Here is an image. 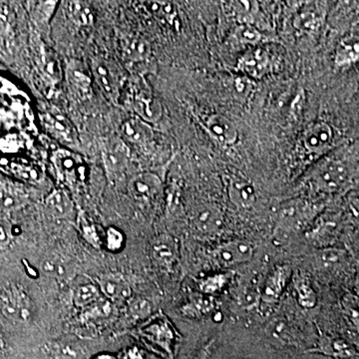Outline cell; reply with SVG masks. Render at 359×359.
Returning a JSON list of instances; mask_svg holds the SVG:
<instances>
[{
  "label": "cell",
  "instance_id": "1",
  "mask_svg": "<svg viewBox=\"0 0 359 359\" xmlns=\"http://www.w3.org/2000/svg\"><path fill=\"white\" fill-rule=\"evenodd\" d=\"M351 161L344 156L334 154L320 160L311 170L308 184L313 191L323 194L339 193L348 186L353 179Z\"/></svg>",
  "mask_w": 359,
  "mask_h": 359
},
{
  "label": "cell",
  "instance_id": "2",
  "mask_svg": "<svg viewBox=\"0 0 359 359\" xmlns=\"http://www.w3.org/2000/svg\"><path fill=\"white\" fill-rule=\"evenodd\" d=\"M316 208L308 201H287L278 210L276 228L283 233H299L308 228L316 218Z\"/></svg>",
  "mask_w": 359,
  "mask_h": 359
},
{
  "label": "cell",
  "instance_id": "3",
  "mask_svg": "<svg viewBox=\"0 0 359 359\" xmlns=\"http://www.w3.org/2000/svg\"><path fill=\"white\" fill-rule=\"evenodd\" d=\"M0 306L7 320L26 323L32 318V302L22 287L11 285L0 294Z\"/></svg>",
  "mask_w": 359,
  "mask_h": 359
},
{
  "label": "cell",
  "instance_id": "4",
  "mask_svg": "<svg viewBox=\"0 0 359 359\" xmlns=\"http://www.w3.org/2000/svg\"><path fill=\"white\" fill-rule=\"evenodd\" d=\"M254 256V247L245 241H230L212 250V259L219 266L231 269L248 263Z\"/></svg>",
  "mask_w": 359,
  "mask_h": 359
},
{
  "label": "cell",
  "instance_id": "5",
  "mask_svg": "<svg viewBox=\"0 0 359 359\" xmlns=\"http://www.w3.org/2000/svg\"><path fill=\"white\" fill-rule=\"evenodd\" d=\"M175 330L165 316L160 314L149 320L141 330V334L147 341L165 351L170 358L173 359Z\"/></svg>",
  "mask_w": 359,
  "mask_h": 359
},
{
  "label": "cell",
  "instance_id": "6",
  "mask_svg": "<svg viewBox=\"0 0 359 359\" xmlns=\"http://www.w3.org/2000/svg\"><path fill=\"white\" fill-rule=\"evenodd\" d=\"M104 167L108 178L115 180L128 167L130 151L119 139H107L101 145Z\"/></svg>",
  "mask_w": 359,
  "mask_h": 359
},
{
  "label": "cell",
  "instance_id": "7",
  "mask_svg": "<svg viewBox=\"0 0 359 359\" xmlns=\"http://www.w3.org/2000/svg\"><path fill=\"white\" fill-rule=\"evenodd\" d=\"M52 162L59 180L67 185L74 186L84 181L85 166L79 156L69 151L58 150L54 153Z\"/></svg>",
  "mask_w": 359,
  "mask_h": 359
},
{
  "label": "cell",
  "instance_id": "8",
  "mask_svg": "<svg viewBox=\"0 0 359 359\" xmlns=\"http://www.w3.org/2000/svg\"><path fill=\"white\" fill-rule=\"evenodd\" d=\"M334 132L327 123H316L302 135V144L304 152L311 157L325 155L332 149Z\"/></svg>",
  "mask_w": 359,
  "mask_h": 359
},
{
  "label": "cell",
  "instance_id": "9",
  "mask_svg": "<svg viewBox=\"0 0 359 359\" xmlns=\"http://www.w3.org/2000/svg\"><path fill=\"white\" fill-rule=\"evenodd\" d=\"M292 268L289 264H280L269 273L264 283L262 299L264 304H273L280 299L283 290L292 278Z\"/></svg>",
  "mask_w": 359,
  "mask_h": 359
},
{
  "label": "cell",
  "instance_id": "10",
  "mask_svg": "<svg viewBox=\"0 0 359 359\" xmlns=\"http://www.w3.org/2000/svg\"><path fill=\"white\" fill-rule=\"evenodd\" d=\"M223 212L216 205L205 203L194 211V226L204 235L217 233L223 224Z\"/></svg>",
  "mask_w": 359,
  "mask_h": 359
},
{
  "label": "cell",
  "instance_id": "11",
  "mask_svg": "<svg viewBox=\"0 0 359 359\" xmlns=\"http://www.w3.org/2000/svg\"><path fill=\"white\" fill-rule=\"evenodd\" d=\"M161 189H162V182L159 177L148 172L135 175L129 182L130 193L135 199L144 201V202L157 197Z\"/></svg>",
  "mask_w": 359,
  "mask_h": 359
},
{
  "label": "cell",
  "instance_id": "12",
  "mask_svg": "<svg viewBox=\"0 0 359 359\" xmlns=\"http://www.w3.org/2000/svg\"><path fill=\"white\" fill-rule=\"evenodd\" d=\"M205 129L222 145H231L238 140V131L233 123L222 115H212L205 121Z\"/></svg>",
  "mask_w": 359,
  "mask_h": 359
},
{
  "label": "cell",
  "instance_id": "13",
  "mask_svg": "<svg viewBox=\"0 0 359 359\" xmlns=\"http://www.w3.org/2000/svg\"><path fill=\"white\" fill-rule=\"evenodd\" d=\"M97 287L109 301L127 299L131 294L129 285L121 276L106 273L97 278Z\"/></svg>",
  "mask_w": 359,
  "mask_h": 359
},
{
  "label": "cell",
  "instance_id": "14",
  "mask_svg": "<svg viewBox=\"0 0 359 359\" xmlns=\"http://www.w3.org/2000/svg\"><path fill=\"white\" fill-rule=\"evenodd\" d=\"M228 194L233 205L241 209H250L256 202L254 187L249 182L238 177L229 180Z\"/></svg>",
  "mask_w": 359,
  "mask_h": 359
},
{
  "label": "cell",
  "instance_id": "15",
  "mask_svg": "<svg viewBox=\"0 0 359 359\" xmlns=\"http://www.w3.org/2000/svg\"><path fill=\"white\" fill-rule=\"evenodd\" d=\"M45 208L51 217L58 219H70L74 217L75 208L67 194L54 190L45 200Z\"/></svg>",
  "mask_w": 359,
  "mask_h": 359
},
{
  "label": "cell",
  "instance_id": "16",
  "mask_svg": "<svg viewBox=\"0 0 359 359\" xmlns=\"http://www.w3.org/2000/svg\"><path fill=\"white\" fill-rule=\"evenodd\" d=\"M27 196L18 186L0 180V212H11L25 205Z\"/></svg>",
  "mask_w": 359,
  "mask_h": 359
},
{
  "label": "cell",
  "instance_id": "17",
  "mask_svg": "<svg viewBox=\"0 0 359 359\" xmlns=\"http://www.w3.org/2000/svg\"><path fill=\"white\" fill-rule=\"evenodd\" d=\"M125 138L139 147H146L153 139V130L139 118H132L123 126Z\"/></svg>",
  "mask_w": 359,
  "mask_h": 359
},
{
  "label": "cell",
  "instance_id": "18",
  "mask_svg": "<svg viewBox=\"0 0 359 359\" xmlns=\"http://www.w3.org/2000/svg\"><path fill=\"white\" fill-rule=\"evenodd\" d=\"M66 77L75 95L80 98H86L89 96L91 91V79L83 66L73 61L67 66Z\"/></svg>",
  "mask_w": 359,
  "mask_h": 359
},
{
  "label": "cell",
  "instance_id": "19",
  "mask_svg": "<svg viewBox=\"0 0 359 359\" xmlns=\"http://www.w3.org/2000/svg\"><path fill=\"white\" fill-rule=\"evenodd\" d=\"M114 306L109 299H99L91 306L84 309L82 320L88 325H101L114 316Z\"/></svg>",
  "mask_w": 359,
  "mask_h": 359
},
{
  "label": "cell",
  "instance_id": "20",
  "mask_svg": "<svg viewBox=\"0 0 359 359\" xmlns=\"http://www.w3.org/2000/svg\"><path fill=\"white\" fill-rule=\"evenodd\" d=\"M152 257L162 268H172L177 259L176 245L171 238H161L153 245Z\"/></svg>",
  "mask_w": 359,
  "mask_h": 359
},
{
  "label": "cell",
  "instance_id": "21",
  "mask_svg": "<svg viewBox=\"0 0 359 359\" xmlns=\"http://www.w3.org/2000/svg\"><path fill=\"white\" fill-rule=\"evenodd\" d=\"M269 66V58L266 52L257 49L250 51L249 54L241 59V69L252 77H262L266 72Z\"/></svg>",
  "mask_w": 359,
  "mask_h": 359
},
{
  "label": "cell",
  "instance_id": "22",
  "mask_svg": "<svg viewBox=\"0 0 359 359\" xmlns=\"http://www.w3.org/2000/svg\"><path fill=\"white\" fill-rule=\"evenodd\" d=\"M100 297V290L96 283L91 280H82L78 283L73 290V302L77 308L82 309L91 306Z\"/></svg>",
  "mask_w": 359,
  "mask_h": 359
},
{
  "label": "cell",
  "instance_id": "23",
  "mask_svg": "<svg viewBox=\"0 0 359 359\" xmlns=\"http://www.w3.org/2000/svg\"><path fill=\"white\" fill-rule=\"evenodd\" d=\"M214 309V302L209 295L196 294L189 299L182 309L187 316L200 318V316L211 313Z\"/></svg>",
  "mask_w": 359,
  "mask_h": 359
},
{
  "label": "cell",
  "instance_id": "24",
  "mask_svg": "<svg viewBox=\"0 0 359 359\" xmlns=\"http://www.w3.org/2000/svg\"><path fill=\"white\" fill-rule=\"evenodd\" d=\"M135 109L142 118L148 121H155L161 115L159 103L152 97L144 94L135 96Z\"/></svg>",
  "mask_w": 359,
  "mask_h": 359
},
{
  "label": "cell",
  "instance_id": "25",
  "mask_svg": "<svg viewBox=\"0 0 359 359\" xmlns=\"http://www.w3.org/2000/svg\"><path fill=\"white\" fill-rule=\"evenodd\" d=\"M47 128L52 134L66 142L74 141V133L69 123L62 116L48 114L45 116Z\"/></svg>",
  "mask_w": 359,
  "mask_h": 359
},
{
  "label": "cell",
  "instance_id": "26",
  "mask_svg": "<svg viewBox=\"0 0 359 359\" xmlns=\"http://www.w3.org/2000/svg\"><path fill=\"white\" fill-rule=\"evenodd\" d=\"M54 359H83V347L75 342H57L51 347Z\"/></svg>",
  "mask_w": 359,
  "mask_h": 359
},
{
  "label": "cell",
  "instance_id": "27",
  "mask_svg": "<svg viewBox=\"0 0 359 359\" xmlns=\"http://www.w3.org/2000/svg\"><path fill=\"white\" fill-rule=\"evenodd\" d=\"M68 8H69L71 18L76 25H89L93 21V13H92L91 8L85 2H69Z\"/></svg>",
  "mask_w": 359,
  "mask_h": 359
},
{
  "label": "cell",
  "instance_id": "28",
  "mask_svg": "<svg viewBox=\"0 0 359 359\" xmlns=\"http://www.w3.org/2000/svg\"><path fill=\"white\" fill-rule=\"evenodd\" d=\"M228 275L218 273L204 278L200 282V289L204 294H212L221 292L228 283Z\"/></svg>",
  "mask_w": 359,
  "mask_h": 359
},
{
  "label": "cell",
  "instance_id": "29",
  "mask_svg": "<svg viewBox=\"0 0 359 359\" xmlns=\"http://www.w3.org/2000/svg\"><path fill=\"white\" fill-rule=\"evenodd\" d=\"M358 59V43H342L337 53V65L339 66L349 65Z\"/></svg>",
  "mask_w": 359,
  "mask_h": 359
},
{
  "label": "cell",
  "instance_id": "30",
  "mask_svg": "<svg viewBox=\"0 0 359 359\" xmlns=\"http://www.w3.org/2000/svg\"><path fill=\"white\" fill-rule=\"evenodd\" d=\"M297 292L299 304L304 308H313L316 304V295L309 283L299 282L297 283Z\"/></svg>",
  "mask_w": 359,
  "mask_h": 359
},
{
  "label": "cell",
  "instance_id": "31",
  "mask_svg": "<svg viewBox=\"0 0 359 359\" xmlns=\"http://www.w3.org/2000/svg\"><path fill=\"white\" fill-rule=\"evenodd\" d=\"M106 248L110 252H117L124 247L125 237L121 231L117 228H109L106 231Z\"/></svg>",
  "mask_w": 359,
  "mask_h": 359
},
{
  "label": "cell",
  "instance_id": "32",
  "mask_svg": "<svg viewBox=\"0 0 359 359\" xmlns=\"http://www.w3.org/2000/svg\"><path fill=\"white\" fill-rule=\"evenodd\" d=\"M235 36L244 44H255L261 40V34L250 25H242L236 30Z\"/></svg>",
  "mask_w": 359,
  "mask_h": 359
},
{
  "label": "cell",
  "instance_id": "33",
  "mask_svg": "<svg viewBox=\"0 0 359 359\" xmlns=\"http://www.w3.org/2000/svg\"><path fill=\"white\" fill-rule=\"evenodd\" d=\"M129 311L132 318H144L149 316L151 311V306L145 299H133L129 302Z\"/></svg>",
  "mask_w": 359,
  "mask_h": 359
},
{
  "label": "cell",
  "instance_id": "34",
  "mask_svg": "<svg viewBox=\"0 0 359 359\" xmlns=\"http://www.w3.org/2000/svg\"><path fill=\"white\" fill-rule=\"evenodd\" d=\"M82 233H83L85 240L90 245H93L96 249H100L101 245H102V241H101L100 236H99L95 226H92V224H84L82 226Z\"/></svg>",
  "mask_w": 359,
  "mask_h": 359
},
{
  "label": "cell",
  "instance_id": "35",
  "mask_svg": "<svg viewBox=\"0 0 359 359\" xmlns=\"http://www.w3.org/2000/svg\"><path fill=\"white\" fill-rule=\"evenodd\" d=\"M148 45L141 40H135L130 44L128 54L132 59H143L147 57Z\"/></svg>",
  "mask_w": 359,
  "mask_h": 359
},
{
  "label": "cell",
  "instance_id": "36",
  "mask_svg": "<svg viewBox=\"0 0 359 359\" xmlns=\"http://www.w3.org/2000/svg\"><path fill=\"white\" fill-rule=\"evenodd\" d=\"M215 347V340H211L209 344H205L204 347L197 353L194 359H209L211 356L212 349Z\"/></svg>",
  "mask_w": 359,
  "mask_h": 359
},
{
  "label": "cell",
  "instance_id": "37",
  "mask_svg": "<svg viewBox=\"0 0 359 359\" xmlns=\"http://www.w3.org/2000/svg\"><path fill=\"white\" fill-rule=\"evenodd\" d=\"M11 243V236L6 226H0V250L6 249L7 245Z\"/></svg>",
  "mask_w": 359,
  "mask_h": 359
},
{
  "label": "cell",
  "instance_id": "38",
  "mask_svg": "<svg viewBox=\"0 0 359 359\" xmlns=\"http://www.w3.org/2000/svg\"><path fill=\"white\" fill-rule=\"evenodd\" d=\"M125 359H143L140 353L137 349H131L125 356Z\"/></svg>",
  "mask_w": 359,
  "mask_h": 359
},
{
  "label": "cell",
  "instance_id": "39",
  "mask_svg": "<svg viewBox=\"0 0 359 359\" xmlns=\"http://www.w3.org/2000/svg\"><path fill=\"white\" fill-rule=\"evenodd\" d=\"M94 359H116L114 356L111 355V354H99V355H97L95 358Z\"/></svg>",
  "mask_w": 359,
  "mask_h": 359
}]
</instances>
